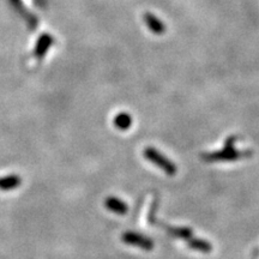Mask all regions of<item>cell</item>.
Here are the masks:
<instances>
[{
  "mask_svg": "<svg viewBox=\"0 0 259 259\" xmlns=\"http://www.w3.org/2000/svg\"><path fill=\"white\" fill-rule=\"evenodd\" d=\"M145 156H147L148 160L153 161L154 163L157 164L158 167L162 169H164L167 173H168L169 175H174L175 174V171H177V168H175L174 164L172 163L171 161L167 160L164 156H162L160 153H157L156 150L154 149H147L145 151Z\"/></svg>",
  "mask_w": 259,
  "mask_h": 259,
  "instance_id": "6da1fadb",
  "label": "cell"
},
{
  "mask_svg": "<svg viewBox=\"0 0 259 259\" xmlns=\"http://www.w3.org/2000/svg\"><path fill=\"white\" fill-rule=\"evenodd\" d=\"M124 241L129 242V244H132V245H136V246L147 248V250H149V248L153 247V242H151L150 240L145 239V237L140 236L138 235V234L126 233L125 235H124Z\"/></svg>",
  "mask_w": 259,
  "mask_h": 259,
  "instance_id": "7a4b0ae2",
  "label": "cell"
},
{
  "mask_svg": "<svg viewBox=\"0 0 259 259\" xmlns=\"http://www.w3.org/2000/svg\"><path fill=\"white\" fill-rule=\"evenodd\" d=\"M145 22H147L150 30L155 32V34H162V32L164 31V24L162 23L157 17H155V16L147 13V15H145Z\"/></svg>",
  "mask_w": 259,
  "mask_h": 259,
  "instance_id": "3957f363",
  "label": "cell"
},
{
  "mask_svg": "<svg viewBox=\"0 0 259 259\" xmlns=\"http://www.w3.org/2000/svg\"><path fill=\"white\" fill-rule=\"evenodd\" d=\"M107 207L109 210H112L113 212H118V214H126L128 212V205L124 202H121L120 199L117 198H109L106 202Z\"/></svg>",
  "mask_w": 259,
  "mask_h": 259,
  "instance_id": "277c9868",
  "label": "cell"
},
{
  "mask_svg": "<svg viewBox=\"0 0 259 259\" xmlns=\"http://www.w3.org/2000/svg\"><path fill=\"white\" fill-rule=\"evenodd\" d=\"M132 119L128 113H120L118 114L114 119V124L118 129L120 130H128L130 126H131Z\"/></svg>",
  "mask_w": 259,
  "mask_h": 259,
  "instance_id": "5b68a950",
  "label": "cell"
},
{
  "mask_svg": "<svg viewBox=\"0 0 259 259\" xmlns=\"http://www.w3.org/2000/svg\"><path fill=\"white\" fill-rule=\"evenodd\" d=\"M190 247H193L194 250L202 251V252H209L210 245L207 241H202V240H193L190 242Z\"/></svg>",
  "mask_w": 259,
  "mask_h": 259,
  "instance_id": "8992f818",
  "label": "cell"
}]
</instances>
